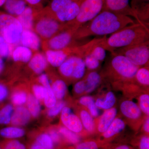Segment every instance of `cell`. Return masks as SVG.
<instances>
[{"instance_id": "cell-1", "label": "cell", "mask_w": 149, "mask_h": 149, "mask_svg": "<svg viewBox=\"0 0 149 149\" xmlns=\"http://www.w3.org/2000/svg\"><path fill=\"white\" fill-rule=\"evenodd\" d=\"M135 23L129 16L103 11L95 18L79 27L74 33L75 40H84L92 36H107Z\"/></svg>"}, {"instance_id": "cell-2", "label": "cell", "mask_w": 149, "mask_h": 149, "mask_svg": "<svg viewBox=\"0 0 149 149\" xmlns=\"http://www.w3.org/2000/svg\"><path fill=\"white\" fill-rule=\"evenodd\" d=\"M149 40V29L137 22L123 27L109 37H103L100 44L112 53L116 49L144 42Z\"/></svg>"}, {"instance_id": "cell-3", "label": "cell", "mask_w": 149, "mask_h": 149, "mask_svg": "<svg viewBox=\"0 0 149 149\" xmlns=\"http://www.w3.org/2000/svg\"><path fill=\"white\" fill-rule=\"evenodd\" d=\"M102 77L107 78L114 85H124L134 81L135 76L140 68L120 55L112 54Z\"/></svg>"}, {"instance_id": "cell-4", "label": "cell", "mask_w": 149, "mask_h": 149, "mask_svg": "<svg viewBox=\"0 0 149 149\" xmlns=\"http://www.w3.org/2000/svg\"><path fill=\"white\" fill-rule=\"evenodd\" d=\"M68 28L69 27L66 23L58 21L42 10L35 15L33 30L45 41Z\"/></svg>"}, {"instance_id": "cell-5", "label": "cell", "mask_w": 149, "mask_h": 149, "mask_svg": "<svg viewBox=\"0 0 149 149\" xmlns=\"http://www.w3.org/2000/svg\"><path fill=\"white\" fill-rule=\"evenodd\" d=\"M111 54L124 56L130 62L140 68L148 65L149 61V40L140 44L116 49Z\"/></svg>"}, {"instance_id": "cell-6", "label": "cell", "mask_w": 149, "mask_h": 149, "mask_svg": "<svg viewBox=\"0 0 149 149\" xmlns=\"http://www.w3.org/2000/svg\"><path fill=\"white\" fill-rule=\"evenodd\" d=\"M105 0H85L80 6L77 16L67 22L70 27L78 28L95 18L101 12Z\"/></svg>"}, {"instance_id": "cell-7", "label": "cell", "mask_w": 149, "mask_h": 149, "mask_svg": "<svg viewBox=\"0 0 149 149\" xmlns=\"http://www.w3.org/2000/svg\"><path fill=\"white\" fill-rule=\"evenodd\" d=\"M58 68L60 73L63 77L79 80L85 75L86 67L83 58L74 55L67 58Z\"/></svg>"}, {"instance_id": "cell-8", "label": "cell", "mask_w": 149, "mask_h": 149, "mask_svg": "<svg viewBox=\"0 0 149 149\" xmlns=\"http://www.w3.org/2000/svg\"><path fill=\"white\" fill-rule=\"evenodd\" d=\"M77 29L74 27H70L45 41L46 49L61 50L68 47L79 46L76 44L77 40L73 38Z\"/></svg>"}, {"instance_id": "cell-9", "label": "cell", "mask_w": 149, "mask_h": 149, "mask_svg": "<svg viewBox=\"0 0 149 149\" xmlns=\"http://www.w3.org/2000/svg\"><path fill=\"white\" fill-rule=\"evenodd\" d=\"M129 1V0H105L102 11H107L116 14L132 17L137 22L141 24Z\"/></svg>"}, {"instance_id": "cell-10", "label": "cell", "mask_w": 149, "mask_h": 149, "mask_svg": "<svg viewBox=\"0 0 149 149\" xmlns=\"http://www.w3.org/2000/svg\"><path fill=\"white\" fill-rule=\"evenodd\" d=\"M23 30V27L17 19L16 21L6 26L0 34L5 42L12 46L19 42Z\"/></svg>"}, {"instance_id": "cell-11", "label": "cell", "mask_w": 149, "mask_h": 149, "mask_svg": "<svg viewBox=\"0 0 149 149\" xmlns=\"http://www.w3.org/2000/svg\"><path fill=\"white\" fill-rule=\"evenodd\" d=\"M62 122L66 128L74 133H80L83 129L81 120L76 115L72 113L68 107H65L61 111Z\"/></svg>"}, {"instance_id": "cell-12", "label": "cell", "mask_w": 149, "mask_h": 149, "mask_svg": "<svg viewBox=\"0 0 149 149\" xmlns=\"http://www.w3.org/2000/svg\"><path fill=\"white\" fill-rule=\"evenodd\" d=\"M80 4L72 1L62 10L57 13L52 17L61 23L72 21L77 16L80 9Z\"/></svg>"}, {"instance_id": "cell-13", "label": "cell", "mask_w": 149, "mask_h": 149, "mask_svg": "<svg viewBox=\"0 0 149 149\" xmlns=\"http://www.w3.org/2000/svg\"><path fill=\"white\" fill-rule=\"evenodd\" d=\"M19 42L22 46L32 51H37L41 47V39L34 31L23 29Z\"/></svg>"}, {"instance_id": "cell-14", "label": "cell", "mask_w": 149, "mask_h": 149, "mask_svg": "<svg viewBox=\"0 0 149 149\" xmlns=\"http://www.w3.org/2000/svg\"><path fill=\"white\" fill-rule=\"evenodd\" d=\"M121 113L128 119L136 120L141 117L142 111L139 107L134 102L130 100H125L120 105Z\"/></svg>"}, {"instance_id": "cell-15", "label": "cell", "mask_w": 149, "mask_h": 149, "mask_svg": "<svg viewBox=\"0 0 149 149\" xmlns=\"http://www.w3.org/2000/svg\"><path fill=\"white\" fill-rule=\"evenodd\" d=\"M45 56L48 63L54 67H59L69 57L65 49L61 50L46 49Z\"/></svg>"}, {"instance_id": "cell-16", "label": "cell", "mask_w": 149, "mask_h": 149, "mask_svg": "<svg viewBox=\"0 0 149 149\" xmlns=\"http://www.w3.org/2000/svg\"><path fill=\"white\" fill-rule=\"evenodd\" d=\"M40 83L45 89L44 102L46 106L49 108L53 107L57 102V99L54 95L47 75L45 74H41L39 78Z\"/></svg>"}, {"instance_id": "cell-17", "label": "cell", "mask_w": 149, "mask_h": 149, "mask_svg": "<svg viewBox=\"0 0 149 149\" xmlns=\"http://www.w3.org/2000/svg\"><path fill=\"white\" fill-rule=\"evenodd\" d=\"M38 12L39 11L36 10L28 6L22 13L17 17L23 29L33 30L35 16Z\"/></svg>"}, {"instance_id": "cell-18", "label": "cell", "mask_w": 149, "mask_h": 149, "mask_svg": "<svg viewBox=\"0 0 149 149\" xmlns=\"http://www.w3.org/2000/svg\"><path fill=\"white\" fill-rule=\"evenodd\" d=\"M45 56L44 54L37 52L33 55L28 62V66L33 72L37 74H41L47 66Z\"/></svg>"}, {"instance_id": "cell-19", "label": "cell", "mask_w": 149, "mask_h": 149, "mask_svg": "<svg viewBox=\"0 0 149 149\" xmlns=\"http://www.w3.org/2000/svg\"><path fill=\"white\" fill-rule=\"evenodd\" d=\"M3 6L7 13L17 17L24 11L27 4L24 0H6Z\"/></svg>"}, {"instance_id": "cell-20", "label": "cell", "mask_w": 149, "mask_h": 149, "mask_svg": "<svg viewBox=\"0 0 149 149\" xmlns=\"http://www.w3.org/2000/svg\"><path fill=\"white\" fill-rule=\"evenodd\" d=\"M30 113L29 110L23 107H18L12 115V124L17 126L26 125L30 119Z\"/></svg>"}, {"instance_id": "cell-21", "label": "cell", "mask_w": 149, "mask_h": 149, "mask_svg": "<svg viewBox=\"0 0 149 149\" xmlns=\"http://www.w3.org/2000/svg\"><path fill=\"white\" fill-rule=\"evenodd\" d=\"M54 145L49 133H43L36 137L29 149H54Z\"/></svg>"}, {"instance_id": "cell-22", "label": "cell", "mask_w": 149, "mask_h": 149, "mask_svg": "<svg viewBox=\"0 0 149 149\" xmlns=\"http://www.w3.org/2000/svg\"><path fill=\"white\" fill-rule=\"evenodd\" d=\"M117 113V109L114 107L106 110L101 117L98 124L97 129L100 133H104L107 129L114 120Z\"/></svg>"}, {"instance_id": "cell-23", "label": "cell", "mask_w": 149, "mask_h": 149, "mask_svg": "<svg viewBox=\"0 0 149 149\" xmlns=\"http://www.w3.org/2000/svg\"><path fill=\"white\" fill-rule=\"evenodd\" d=\"M33 55L32 50L23 46L16 47L12 52V57L14 61L23 63L29 62Z\"/></svg>"}, {"instance_id": "cell-24", "label": "cell", "mask_w": 149, "mask_h": 149, "mask_svg": "<svg viewBox=\"0 0 149 149\" xmlns=\"http://www.w3.org/2000/svg\"><path fill=\"white\" fill-rule=\"evenodd\" d=\"M101 74L95 71H92L86 75L85 79V93H92L97 88L102 80Z\"/></svg>"}, {"instance_id": "cell-25", "label": "cell", "mask_w": 149, "mask_h": 149, "mask_svg": "<svg viewBox=\"0 0 149 149\" xmlns=\"http://www.w3.org/2000/svg\"><path fill=\"white\" fill-rule=\"evenodd\" d=\"M73 1L72 0H52L48 6L42 10L51 16L62 10Z\"/></svg>"}, {"instance_id": "cell-26", "label": "cell", "mask_w": 149, "mask_h": 149, "mask_svg": "<svg viewBox=\"0 0 149 149\" xmlns=\"http://www.w3.org/2000/svg\"><path fill=\"white\" fill-rule=\"evenodd\" d=\"M125 126V122L122 119L115 118L107 129L103 133V136L105 139H110L122 132Z\"/></svg>"}, {"instance_id": "cell-27", "label": "cell", "mask_w": 149, "mask_h": 149, "mask_svg": "<svg viewBox=\"0 0 149 149\" xmlns=\"http://www.w3.org/2000/svg\"><path fill=\"white\" fill-rule=\"evenodd\" d=\"M25 134L23 129L16 127H7L0 130V136L8 139L21 138Z\"/></svg>"}, {"instance_id": "cell-28", "label": "cell", "mask_w": 149, "mask_h": 149, "mask_svg": "<svg viewBox=\"0 0 149 149\" xmlns=\"http://www.w3.org/2000/svg\"><path fill=\"white\" fill-rule=\"evenodd\" d=\"M51 88L56 99L61 100L65 96L67 88L66 83L63 80L58 79L54 80Z\"/></svg>"}, {"instance_id": "cell-29", "label": "cell", "mask_w": 149, "mask_h": 149, "mask_svg": "<svg viewBox=\"0 0 149 149\" xmlns=\"http://www.w3.org/2000/svg\"><path fill=\"white\" fill-rule=\"evenodd\" d=\"M136 83L139 85L148 87L149 85V70L148 65L141 67L138 69L135 76Z\"/></svg>"}, {"instance_id": "cell-30", "label": "cell", "mask_w": 149, "mask_h": 149, "mask_svg": "<svg viewBox=\"0 0 149 149\" xmlns=\"http://www.w3.org/2000/svg\"><path fill=\"white\" fill-rule=\"evenodd\" d=\"M115 102L116 97L114 94L110 91L107 93L105 99H97L95 103L98 108L106 110L112 108Z\"/></svg>"}, {"instance_id": "cell-31", "label": "cell", "mask_w": 149, "mask_h": 149, "mask_svg": "<svg viewBox=\"0 0 149 149\" xmlns=\"http://www.w3.org/2000/svg\"><path fill=\"white\" fill-rule=\"evenodd\" d=\"M80 103L87 107L92 116L97 117L99 115L98 108L95 105L94 99L91 96H84L80 99Z\"/></svg>"}, {"instance_id": "cell-32", "label": "cell", "mask_w": 149, "mask_h": 149, "mask_svg": "<svg viewBox=\"0 0 149 149\" xmlns=\"http://www.w3.org/2000/svg\"><path fill=\"white\" fill-rule=\"evenodd\" d=\"M28 110L34 117H37L41 112V105L38 100L32 94H29L27 98Z\"/></svg>"}, {"instance_id": "cell-33", "label": "cell", "mask_w": 149, "mask_h": 149, "mask_svg": "<svg viewBox=\"0 0 149 149\" xmlns=\"http://www.w3.org/2000/svg\"><path fill=\"white\" fill-rule=\"evenodd\" d=\"M80 116L83 126L88 132H93L95 130V121L90 113L85 110H83L80 112Z\"/></svg>"}, {"instance_id": "cell-34", "label": "cell", "mask_w": 149, "mask_h": 149, "mask_svg": "<svg viewBox=\"0 0 149 149\" xmlns=\"http://www.w3.org/2000/svg\"><path fill=\"white\" fill-rule=\"evenodd\" d=\"M13 107L11 104H7L0 109V124L6 125L11 121Z\"/></svg>"}, {"instance_id": "cell-35", "label": "cell", "mask_w": 149, "mask_h": 149, "mask_svg": "<svg viewBox=\"0 0 149 149\" xmlns=\"http://www.w3.org/2000/svg\"><path fill=\"white\" fill-rule=\"evenodd\" d=\"M103 37L102 40H103ZM101 42L94 46L90 52V54H89L93 57L97 59L101 63L103 61L106 56V50L100 45Z\"/></svg>"}, {"instance_id": "cell-36", "label": "cell", "mask_w": 149, "mask_h": 149, "mask_svg": "<svg viewBox=\"0 0 149 149\" xmlns=\"http://www.w3.org/2000/svg\"><path fill=\"white\" fill-rule=\"evenodd\" d=\"M59 133L61 134L70 143L77 144L79 142V138L76 133L68 129L66 127H61L59 129Z\"/></svg>"}, {"instance_id": "cell-37", "label": "cell", "mask_w": 149, "mask_h": 149, "mask_svg": "<svg viewBox=\"0 0 149 149\" xmlns=\"http://www.w3.org/2000/svg\"><path fill=\"white\" fill-rule=\"evenodd\" d=\"M83 60L85 67L91 71H95V70L97 69L100 65V62L90 54L85 56Z\"/></svg>"}, {"instance_id": "cell-38", "label": "cell", "mask_w": 149, "mask_h": 149, "mask_svg": "<svg viewBox=\"0 0 149 149\" xmlns=\"http://www.w3.org/2000/svg\"><path fill=\"white\" fill-rule=\"evenodd\" d=\"M2 143L3 149H27L25 145L18 140H7Z\"/></svg>"}, {"instance_id": "cell-39", "label": "cell", "mask_w": 149, "mask_h": 149, "mask_svg": "<svg viewBox=\"0 0 149 149\" xmlns=\"http://www.w3.org/2000/svg\"><path fill=\"white\" fill-rule=\"evenodd\" d=\"M139 107L141 111L147 116L149 115V96L148 94L141 95L139 98Z\"/></svg>"}, {"instance_id": "cell-40", "label": "cell", "mask_w": 149, "mask_h": 149, "mask_svg": "<svg viewBox=\"0 0 149 149\" xmlns=\"http://www.w3.org/2000/svg\"><path fill=\"white\" fill-rule=\"evenodd\" d=\"M65 102L62 101L57 102L48 111V115L50 117H55L61 112L63 109L65 107Z\"/></svg>"}, {"instance_id": "cell-41", "label": "cell", "mask_w": 149, "mask_h": 149, "mask_svg": "<svg viewBox=\"0 0 149 149\" xmlns=\"http://www.w3.org/2000/svg\"><path fill=\"white\" fill-rule=\"evenodd\" d=\"M27 98V95L25 92H19L14 94L12 97V100L15 104L20 105L25 103Z\"/></svg>"}, {"instance_id": "cell-42", "label": "cell", "mask_w": 149, "mask_h": 149, "mask_svg": "<svg viewBox=\"0 0 149 149\" xmlns=\"http://www.w3.org/2000/svg\"><path fill=\"white\" fill-rule=\"evenodd\" d=\"M11 46L6 42L0 43V58L8 57L11 53Z\"/></svg>"}, {"instance_id": "cell-43", "label": "cell", "mask_w": 149, "mask_h": 149, "mask_svg": "<svg viewBox=\"0 0 149 149\" xmlns=\"http://www.w3.org/2000/svg\"><path fill=\"white\" fill-rule=\"evenodd\" d=\"M35 96L38 100H42L45 95V88L42 85H35L33 86Z\"/></svg>"}, {"instance_id": "cell-44", "label": "cell", "mask_w": 149, "mask_h": 149, "mask_svg": "<svg viewBox=\"0 0 149 149\" xmlns=\"http://www.w3.org/2000/svg\"><path fill=\"white\" fill-rule=\"evenodd\" d=\"M75 149H99L98 146L95 141L83 142L77 145Z\"/></svg>"}, {"instance_id": "cell-45", "label": "cell", "mask_w": 149, "mask_h": 149, "mask_svg": "<svg viewBox=\"0 0 149 149\" xmlns=\"http://www.w3.org/2000/svg\"><path fill=\"white\" fill-rule=\"evenodd\" d=\"M45 1V0H24L28 6L38 11L42 9L43 4Z\"/></svg>"}, {"instance_id": "cell-46", "label": "cell", "mask_w": 149, "mask_h": 149, "mask_svg": "<svg viewBox=\"0 0 149 149\" xmlns=\"http://www.w3.org/2000/svg\"><path fill=\"white\" fill-rule=\"evenodd\" d=\"M74 90L75 93L81 94L85 93V80H79L74 84Z\"/></svg>"}, {"instance_id": "cell-47", "label": "cell", "mask_w": 149, "mask_h": 149, "mask_svg": "<svg viewBox=\"0 0 149 149\" xmlns=\"http://www.w3.org/2000/svg\"><path fill=\"white\" fill-rule=\"evenodd\" d=\"M8 90L5 85L0 83V102H3L7 97Z\"/></svg>"}, {"instance_id": "cell-48", "label": "cell", "mask_w": 149, "mask_h": 149, "mask_svg": "<svg viewBox=\"0 0 149 149\" xmlns=\"http://www.w3.org/2000/svg\"><path fill=\"white\" fill-rule=\"evenodd\" d=\"M52 140L55 144L58 143L60 141L61 138L60 134L57 131L54 130H52L49 133Z\"/></svg>"}, {"instance_id": "cell-49", "label": "cell", "mask_w": 149, "mask_h": 149, "mask_svg": "<svg viewBox=\"0 0 149 149\" xmlns=\"http://www.w3.org/2000/svg\"><path fill=\"white\" fill-rule=\"evenodd\" d=\"M140 149H149L148 136H144L141 138L140 143Z\"/></svg>"}, {"instance_id": "cell-50", "label": "cell", "mask_w": 149, "mask_h": 149, "mask_svg": "<svg viewBox=\"0 0 149 149\" xmlns=\"http://www.w3.org/2000/svg\"><path fill=\"white\" fill-rule=\"evenodd\" d=\"M148 2H149V0H131L130 6L132 8L133 7L140 4Z\"/></svg>"}, {"instance_id": "cell-51", "label": "cell", "mask_w": 149, "mask_h": 149, "mask_svg": "<svg viewBox=\"0 0 149 149\" xmlns=\"http://www.w3.org/2000/svg\"><path fill=\"white\" fill-rule=\"evenodd\" d=\"M143 130L147 133H149V117L147 118V119L145 120L143 125Z\"/></svg>"}, {"instance_id": "cell-52", "label": "cell", "mask_w": 149, "mask_h": 149, "mask_svg": "<svg viewBox=\"0 0 149 149\" xmlns=\"http://www.w3.org/2000/svg\"><path fill=\"white\" fill-rule=\"evenodd\" d=\"M5 64L2 58H0V74L3 72L4 69Z\"/></svg>"}, {"instance_id": "cell-53", "label": "cell", "mask_w": 149, "mask_h": 149, "mask_svg": "<svg viewBox=\"0 0 149 149\" xmlns=\"http://www.w3.org/2000/svg\"><path fill=\"white\" fill-rule=\"evenodd\" d=\"M115 149H130V147L126 145H122L117 147Z\"/></svg>"}, {"instance_id": "cell-54", "label": "cell", "mask_w": 149, "mask_h": 149, "mask_svg": "<svg viewBox=\"0 0 149 149\" xmlns=\"http://www.w3.org/2000/svg\"><path fill=\"white\" fill-rule=\"evenodd\" d=\"M85 1V0H72V1H73L77 3H78L80 4V5Z\"/></svg>"}, {"instance_id": "cell-55", "label": "cell", "mask_w": 149, "mask_h": 149, "mask_svg": "<svg viewBox=\"0 0 149 149\" xmlns=\"http://www.w3.org/2000/svg\"><path fill=\"white\" fill-rule=\"evenodd\" d=\"M6 1V0H0V7L3 6Z\"/></svg>"}, {"instance_id": "cell-56", "label": "cell", "mask_w": 149, "mask_h": 149, "mask_svg": "<svg viewBox=\"0 0 149 149\" xmlns=\"http://www.w3.org/2000/svg\"><path fill=\"white\" fill-rule=\"evenodd\" d=\"M3 42H4L3 38L2 36L1 35V34H0V43Z\"/></svg>"}, {"instance_id": "cell-57", "label": "cell", "mask_w": 149, "mask_h": 149, "mask_svg": "<svg viewBox=\"0 0 149 149\" xmlns=\"http://www.w3.org/2000/svg\"><path fill=\"white\" fill-rule=\"evenodd\" d=\"M0 149H3L2 143H0Z\"/></svg>"}]
</instances>
